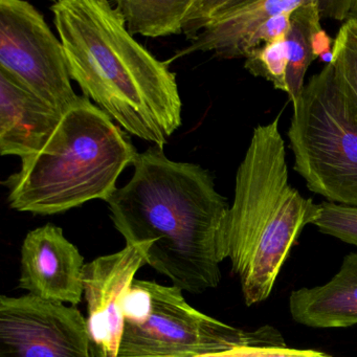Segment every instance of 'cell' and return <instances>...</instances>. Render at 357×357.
Wrapping results in <instances>:
<instances>
[{
    "label": "cell",
    "mask_w": 357,
    "mask_h": 357,
    "mask_svg": "<svg viewBox=\"0 0 357 357\" xmlns=\"http://www.w3.org/2000/svg\"><path fill=\"white\" fill-rule=\"evenodd\" d=\"M133 167L130 181L106 202L126 245L149 244L147 265L183 291L216 288L231 206L210 171L169 160L158 146L137 154Z\"/></svg>",
    "instance_id": "cell-1"
},
{
    "label": "cell",
    "mask_w": 357,
    "mask_h": 357,
    "mask_svg": "<svg viewBox=\"0 0 357 357\" xmlns=\"http://www.w3.org/2000/svg\"><path fill=\"white\" fill-rule=\"evenodd\" d=\"M70 79L128 135L162 148L181 126L176 74L127 30L106 0L52 5Z\"/></svg>",
    "instance_id": "cell-2"
},
{
    "label": "cell",
    "mask_w": 357,
    "mask_h": 357,
    "mask_svg": "<svg viewBox=\"0 0 357 357\" xmlns=\"http://www.w3.org/2000/svg\"><path fill=\"white\" fill-rule=\"evenodd\" d=\"M280 119L255 127L227 219V259L248 307L271 296L303 229L319 215V204L290 185Z\"/></svg>",
    "instance_id": "cell-3"
},
{
    "label": "cell",
    "mask_w": 357,
    "mask_h": 357,
    "mask_svg": "<svg viewBox=\"0 0 357 357\" xmlns=\"http://www.w3.org/2000/svg\"><path fill=\"white\" fill-rule=\"evenodd\" d=\"M139 152L120 126L85 97L66 110L45 147L22 158L3 185L10 206L41 216L107 202Z\"/></svg>",
    "instance_id": "cell-4"
},
{
    "label": "cell",
    "mask_w": 357,
    "mask_h": 357,
    "mask_svg": "<svg viewBox=\"0 0 357 357\" xmlns=\"http://www.w3.org/2000/svg\"><path fill=\"white\" fill-rule=\"evenodd\" d=\"M287 130L294 170L326 202L357 206V114L327 66L305 84Z\"/></svg>",
    "instance_id": "cell-5"
},
{
    "label": "cell",
    "mask_w": 357,
    "mask_h": 357,
    "mask_svg": "<svg viewBox=\"0 0 357 357\" xmlns=\"http://www.w3.org/2000/svg\"><path fill=\"white\" fill-rule=\"evenodd\" d=\"M153 298L149 319L125 324L118 357H200L243 346H286L271 325L244 330L200 312L176 286L148 281Z\"/></svg>",
    "instance_id": "cell-6"
},
{
    "label": "cell",
    "mask_w": 357,
    "mask_h": 357,
    "mask_svg": "<svg viewBox=\"0 0 357 357\" xmlns=\"http://www.w3.org/2000/svg\"><path fill=\"white\" fill-rule=\"evenodd\" d=\"M0 70L62 114L78 101L61 40L24 0H0Z\"/></svg>",
    "instance_id": "cell-7"
},
{
    "label": "cell",
    "mask_w": 357,
    "mask_h": 357,
    "mask_svg": "<svg viewBox=\"0 0 357 357\" xmlns=\"http://www.w3.org/2000/svg\"><path fill=\"white\" fill-rule=\"evenodd\" d=\"M0 357H93L86 319L77 306L1 296Z\"/></svg>",
    "instance_id": "cell-8"
},
{
    "label": "cell",
    "mask_w": 357,
    "mask_h": 357,
    "mask_svg": "<svg viewBox=\"0 0 357 357\" xmlns=\"http://www.w3.org/2000/svg\"><path fill=\"white\" fill-rule=\"evenodd\" d=\"M149 244H128L84 266L83 288L93 357H118L124 334L123 301L137 271L147 264Z\"/></svg>",
    "instance_id": "cell-9"
},
{
    "label": "cell",
    "mask_w": 357,
    "mask_h": 357,
    "mask_svg": "<svg viewBox=\"0 0 357 357\" xmlns=\"http://www.w3.org/2000/svg\"><path fill=\"white\" fill-rule=\"evenodd\" d=\"M18 287L43 300L78 306L84 294V258L64 236L47 223L29 231L22 245Z\"/></svg>",
    "instance_id": "cell-10"
},
{
    "label": "cell",
    "mask_w": 357,
    "mask_h": 357,
    "mask_svg": "<svg viewBox=\"0 0 357 357\" xmlns=\"http://www.w3.org/2000/svg\"><path fill=\"white\" fill-rule=\"evenodd\" d=\"M57 108L0 70V153L28 158L40 152L61 122Z\"/></svg>",
    "instance_id": "cell-11"
},
{
    "label": "cell",
    "mask_w": 357,
    "mask_h": 357,
    "mask_svg": "<svg viewBox=\"0 0 357 357\" xmlns=\"http://www.w3.org/2000/svg\"><path fill=\"white\" fill-rule=\"evenodd\" d=\"M306 0H221L206 28L183 54L213 52L219 59L244 58L261 24L271 16L294 12Z\"/></svg>",
    "instance_id": "cell-12"
},
{
    "label": "cell",
    "mask_w": 357,
    "mask_h": 357,
    "mask_svg": "<svg viewBox=\"0 0 357 357\" xmlns=\"http://www.w3.org/2000/svg\"><path fill=\"white\" fill-rule=\"evenodd\" d=\"M289 312L296 324L317 329L357 325V252L342 259L330 281L290 294Z\"/></svg>",
    "instance_id": "cell-13"
},
{
    "label": "cell",
    "mask_w": 357,
    "mask_h": 357,
    "mask_svg": "<svg viewBox=\"0 0 357 357\" xmlns=\"http://www.w3.org/2000/svg\"><path fill=\"white\" fill-rule=\"evenodd\" d=\"M193 0H118L116 8L131 35L145 37L183 34Z\"/></svg>",
    "instance_id": "cell-14"
},
{
    "label": "cell",
    "mask_w": 357,
    "mask_h": 357,
    "mask_svg": "<svg viewBox=\"0 0 357 357\" xmlns=\"http://www.w3.org/2000/svg\"><path fill=\"white\" fill-rule=\"evenodd\" d=\"M321 14L317 0H306V3L291 14V26L286 37L288 64V98L292 106L298 103L303 89L305 76L311 63L317 59L313 53L312 41L315 33L321 30Z\"/></svg>",
    "instance_id": "cell-15"
},
{
    "label": "cell",
    "mask_w": 357,
    "mask_h": 357,
    "mask_svg": "<svg viewBox=\"0 0 357 357\" xmlns=\"http://www.w3.org/2000/svg\"><path fill=\"white\" fill-rule=\"evenodd\" d=\"M334 78L357 114V34L351 22H344L332 45Z\"/></svg>",
    "instance_id": "cell-16"
},
{
    "label": "cell",
    "mask_w": 357,
    "mask_h": 357,
    "mask_svg": "<svg viewBox=\"0 0 357 357\" xmlns=\"http://www.w3.org/2000/svg\"><path fill=\"white\" fill-rule=\"evenodd\" d=\"M288 64L289 58L285 39L267 43L250 52L245 57L244 68L256 78L268 81L278 91L288 93Z\"/></svg>",
    "instance_id": "cell-17"
},
{
    "label": "cell",
    "mask_w": 357,
    "mask_h": 357,
    "mask_svg": "<svg viewBox=\"0 0 357 357\" xmlns=\"http://www.w3.org/2000/svg\"><path fill=\"white\" fill-rule=\"evenodd\" d=\"M312 225L319 233L357 248V206L323 202Z\"/></svg>",
    "instance_id": "cell-18"
},
{
    "label": "cell",
    "mask_w": 357,
    "mask_h": 357,
    "mask_svg": "<svg viewBox=\"0 0 357 357\" xmlns=\"http://www.w3.org/2000/svg\"><path fill=\"white\" fill-rule=\"evenodd\" d=\"M153 308V298L148 281L135 280L123 301L125 324L142 325L149 319Z\"/></svg>",
    "instance_id": "cell-19"
},
{
    "label": "cell",
    "mask_w": 357,
    "mask_h": 357,
    "mask_svg": "<svg viewBox=\"0 0 357 357\" xmlns=\"http://www.w3.org/2000/svg\"><path fill=\"white\" fill-rule=\"evenodd\" d=\"M200 357H334L313 349L289 348L287 346H243L225 352Z\"/></svg>",
    "instance_id": "cell-20"
},
{
    "label": "cell",
    "mask_w": 357,
    "mask_h": 357,
    "mask_svg": "<svg viewBox=\"0 0 357 357\" xmlns=\"http://www.w3.org/2000/svg\"><path fill=\"white\" fill-rule=\"evenodd\" d=\"M292 13L294 12H283L265 20L252 37L250 52L267 43L285 40L291 26Z\"/></svg>",
    "instance_id": "cell-21"
},
{
    "label": "cell",
    "mask_w": 357,
    "mask_h": 357,
    "mask_svg": "<svg viewBox=\"0 0 357 357\" xmlns=\"http://www.w3.org/2000/svg\"><path fill=\"white\" fill-rule=\"evenodd\" d=\"M321 18H331L348 22L357 20V0H344V1H327L317 0Z\"/></svg>",
    "instance_id": "cell-22"
},
{
    "label": "cell",
    "mask_w": 357,
    "mask_h": 357,
    "mask_svg": "<svg viewBox=\"0 0 357 357\" xmlns=\"http://www.w3.org/2000/svg\"><path fill=\"white\" fill-rule=\"evenodd\" d=\"M334 43L327 33L321 29L317 31L313 37L312 47L313 53L315 57L319 58V56H325L326 54L331 53V45Z\"/></svg>",
    "instance_id": "cell-23"
},
{
    "label": "cell",
    "mask_w": 357,
    "mask_h": 357,
    "mask_svg": "<svg viewBox=\"0 0 357 357\" xmlns=\"http://www.w3.org/2000/svg\"><path fill=\"white\" fill-rule=\"evenodd\" d=\"M351 24H352L353 28H354L355 32H356L357 34V20H350Z\"/></svg>",
    "instance_id": "cell-24"
}]
</instances>
